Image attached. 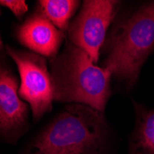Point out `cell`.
Instances as JSON below:
<instances>
[{
  "label": "cell",
  "instance_id": "cell-1",
  "mask_svg": "<svg viewBox=\"0 0 154 154\" xmlns=\"http://www.w3.org/2000/svg\"><path fill=\"white\" fill-rule=\"evenodd\" d=\"M153 53L154 0H148L121 8L106 35L101 49L103 58L98 65L109 70L120 90L129 94Z\"/></svg>",
  "mask_w": 154,
  "mask_h": 154
},
{
  "label": "cell",
  "instance_id": "cell-2",
  "mask_svg": "<svg viewBox=\"0 0 154 154\" xmlns=\"http://www.w3.org/2000/svg\"><path fill=\"white\" fill-rule=\"evenodd\" d=\"M113 143L104 113L66 103L32 139L26 154H110Z\"/></svg>",
  "mask_w": 154,
  "mask_h": 154
},
{
  "label": "cell",
  "instance_id": "cell-6",
  "mask_svg": "<svg viewBox=\"0 0 154 154\" xmlns=\"http://www.w3.org/2000/svg\"><path fill=\"white\" fill-rule=\"evenodd\" d=\"M7 57L0 53V137L16 144L30 128L29 105L19 95L20 79Z\"/></svg>",
  "mask_w": 154,
  "mask_h": 154
},
{
  "label": "cell",
  "instance_id": "cell-11",
  "mask_svg": "<svg viewBox=\"0 0 154 154\" xmlns=\"http://www.w3.org/2000/svg\"><path fill=\"white\" fill-rule=\"evenodd\" d=\"M4 49H5V45H4V44H3V41H2L1 35H0V53L3 52Z\"/></svg>",
  "mask_w": 154,
  "mask_h": 154
},
{
  "label": "cell",
  "instance_id": "cell-8",
  "mask_svg": "<svg viewBox=\"0 0 154 154\" xmlns=\"http://www.w3.org/2000/svg\"><path fill=\"white\" fill-rule=\"evenodd\" d=\"M134 127L128 137V154H154V108L132 99Z\"/></svg>",
  "mask_w": 154,
  "mask_h": 154
},
{
  "label": "cell",
  "instance_id": "cell-9",
  "mask_svg": "<svg viewBox=\"0 0 154 154\" xmlns=\"http://www.w3.org/2000/svg\"><path fill=\"white\" fill-rule=\"evenodd\" d=\"M37 4L49 20L65 33L81 6L79 0H39Z\"/></svg>",
  "mask_w": 154,
  "mask_h": 154
},
{
  "label": "cell",
  "instance_id": "cell-10",
  "mask_svg": "<svg viewBox=\"0 0 154 154\" xmlns=\"http://www.w3.org/2000/svg\"><path fill=\"white\" fill-rule=\"evenodd\" d=\"M0 6L8 8L19 20H21L29 10V7L24 0H0Z\"/></svg>",
  "mask_w": 154,
  "mask_h": 154
},
{
  "label": "cell",
  "instance_id": "cell-7",
  "mask_svg": "<svg viewBox=\"0 0 154 154\" xmlns=\"http://www.w3.org/2000/svg\"><path fill=\"white\" fill-rule=\"evenodd\" d=\"M14 36L18 43L31 52L51 59L57 55L66 33L61 32L45 16L37 4L32 12L14 28Z\"/></svg>",
  "mask_w": 154,
  "mask_h": 154
},
{
  "label": "cell",
  "instance_id": "cell-4",
  "mask_svg": "<svg viewBox=\"0 0 154 154\" xmlns=\"http://www.w3.org/2000/svg\"><path fill=\"white\" fill-rule=\"evenodd\" d=\"M8 57L15 63L19 77V95L30 107L33 122H38L53 108V90L48 59L26 49L5 45Z\"/></svg>",
  "mask_w": 154,
  "mask_h": 154
},
{
  "label": "cell",
  "instance_id": "cell-5",
  "mask_svg": "<svg viewBox=\"0 0 154 154\" xmlns=\"http://www.w3.org/2000/svg\"><path fill=\"white\" fill-rule=\"evenodd\" d=\"M122 6L118 0H84L69 24L66 40L98 65L106 35Z\"/></svg>",
  "mask_w": 154,
  "mask_h": 154
},
{
  "label": "cell",
  "instance_id": "cell-3",
  "mask_svg": "<svg viewBox=\"0 0 154 154\" xmlns=\"http://www.w3.org/2000/svg\"><path fill=\"white\" fill-rule=\"evenodd\" d=\"M48 65L54 102L83 104L104 113L113 91L109 70L67 40Z\"/></svg>",
  "mask_w": 154,
  "mask_h": 154
}]
</instances>
